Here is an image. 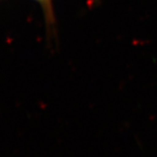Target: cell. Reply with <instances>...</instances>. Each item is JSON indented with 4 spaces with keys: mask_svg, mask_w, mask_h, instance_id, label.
<instances>
[{
    "mask_svg": "<svg viewBox=\"0 0 157 157\" xmlns=\"http://www.w3.org/2000/svg\"><path fill=\"white\" fill-rule=\"evenodd\" d=\"M37 1L40 6L43 7V10L45 11V15L47 18L50 20L51 17H52V0H35Z\"/></svg>",
    "mask_w": 157,
    "mask_h": 157,
    "instance_id": "obj_1",
    "label": "cell"
}]
</instances>
